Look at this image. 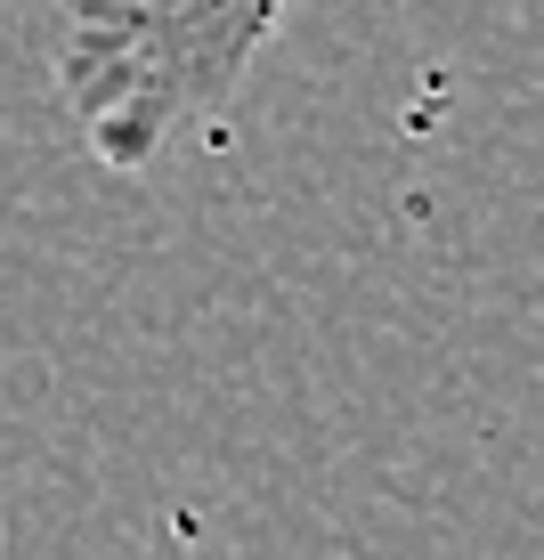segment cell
<instances>
[{"mask_svg": "<svg viewBox=\"0 0 544 560\" xmlns=\"http://www.w3.org/2000/svg\"><path fill=\"white\" fill-rule=\"evenodd\" d=\"M293 0H73L57 33V98L106 171L139 179L211 130L261 66Z\"/></svg>", "mask_w": 544, "mask_h": 560, "instance_id": "6da1fadb", "label": "cell"}]
</instances>
